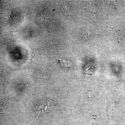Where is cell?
<instances>
[{
  "instance_id": "7a4b0ae2",
  "label": "cell",
  "mask_w": 125,
  "mask_h": 125,
  "mask_svg": "<svg viewBox=\"0 0 125 125\" xmlns=\"http://www.w3.org/2000/svg\"><path fill=\"white\" fill-rule=\"evenodd\" d=\"M81 37L83 40L87 41L90 38V34L88 31H83L81 34Z\"/></svg>"
},
{
  "instance_id": "6da1fadb",
  "label": "cell",
  "mask_w": 125,
  "mask_h": 125,
  "mask_svg": "<svg viewBox=\"0 0 125 125\" xmlns=\"http://www.w3.org/2000/svg\"><path fill=\"white\" fill-rule=\"evenodd\" d=\"M55 104L54 102L50 101H45L41 103L38 108L39 112L42 113H47L52 110L54 107Z\"/></svg>"
}]
</instances>
